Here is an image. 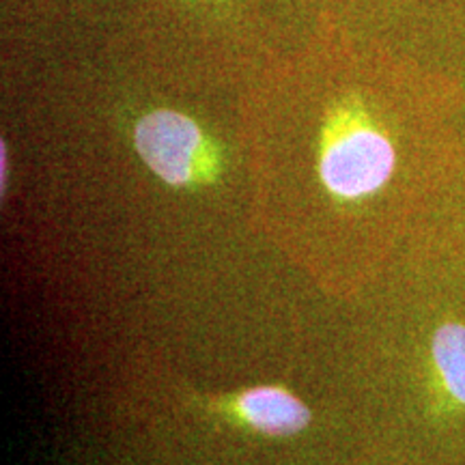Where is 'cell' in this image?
I'll use <instances>...</instances> for the list:
<instances>
[{"mask_svg":"<svg viewBox=\"0 0 465 465\" xmlns=\"http://www.w3.org/2000/svg\"><path fill=\"white\" fill-rule=\"evenodd\" d=\"M138 298L106 391L134 435L216 465L369 438L345 302L263 237L171 267Z\"/></svg>","mask_w":465,"mask_h":465,"instance_id":"cell-1","label":"cell"},{"mask_svg":"<svg viewBox=\"0 0 465 465\" xmlns=\"http://www.w3.org/2000/svg\"><path fill=\"white\" fill-rule=\"evenodd\" d=\"M259 67L160 20L114 28L52 91V162L143 278L254 229L248 100Z\"/></svg>","mask_w":465,"mask_h":465,"instance_id":"cell-2","label":"cell"},{"mask_svg":"<svg viewBox=\"0 0 465 465\" xmlns=\"http://www.w3.org/2000/svg\"><path fill=\"white\" fill-rule=\"evenodd\" d=\"M342 35L267 54L248 134L254 229L349 302L418 240L433 203L414 182L397 100L366 78Z\"/></svg>","mask_w":465,"mask_h":465,"instance_id":"cell-3","label":"cell"},{"mask_svg":"<svg viewBox=\"0 0 465 465\" xmlns=\"http://www.w3.org/2000/svg\"><path fill=\"white\" fill-rule=\"evenodd\" d=\"M158 20L226 54L259 63V17L250 0H158Z\"/></svg>","mask_w":465,"mask_h":465,"instance_id":"cell-4","label":"cell"},{"mask_svg":"<svg viewBox=\"0 0 465 465\" xmlns=\"http://www.w3.org/2000/svg\"><path fill=\"white\" fill-rule=\"evenodd\" d=\"M416 242L438 250L465 274V212L433 213Z\"/></svg>","mask_w":465,"mask_h":465,"instance_id":"cell-5","label":"cell"},{"mask_svg":"<svg viewBox=\"0 0 465 465\" xmlns=\"http://www.w3.org/2000/svg\"><path fill=\"white\" fill-rule=\"evenodd\" d=\"M287 3L291 5V9H300L302 17H312L308 37L319 33L339 31V0H287Z\"/></svg>","mask_w":465,"mask_h":465,"instance_id":"cell-6","label":"cell"}]
</instances>
